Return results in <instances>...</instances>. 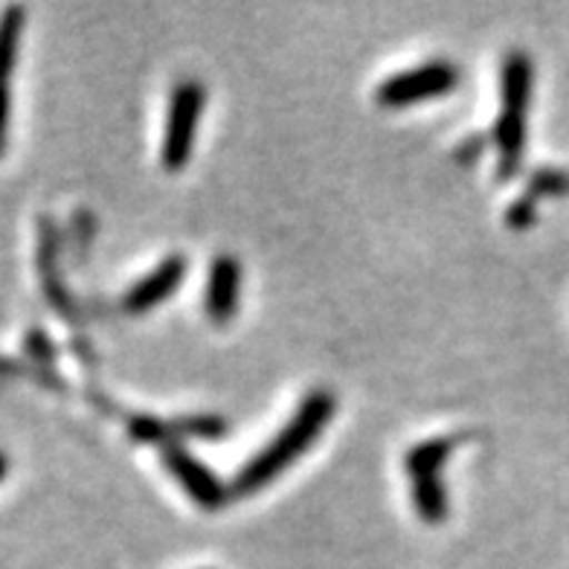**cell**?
<instances>
[{
    "mask_svg": "<svg viewBox=\"0 0 569 569\" xmlns=\"http://www.w3.org/2000/svg\"><path fill=\"white\" fill-rule=\"evenodd\" d=\"M338 412V398L329 390H315L302 398V405L291 416V421L279 430L259 453L241 465V471L236 473L230 491L239 497H250L256 491H262L268 482H273L282 471H288L297 459L306 453L311 445L320 439L331 416Z\"/></svg>",
    "mask_w": 569,
    "mask_h": 569,
    "instance_id": "1",
    "label": "cell"
},
{
    "mask_svg": "<svg viewBox=\"0 0 569 569\" xmlns=\"http://www.w3.org/2000/svg\"><path fill=\"white\" fill-rule=\"evenodd\" d=\"M502 102L500 117L495 122V146H497V178L511 180L523 169L526 154V117L532 102L535 64L523 50H511L502 59Z\"/></svg>",
    "mask_w": 569,
    "mask_h": 569,
    "instance_id": "2",
    "label": "cell"
},
{
    "mask_svg": "<svg viewBox=\"0 0 569 569\" xmlns=\"http://www.w3.org/2000/svg\"><path fill=\"white\" fill-rule=\"evenodd\" d=\"M203 106H207V88L198 79H180L172 88L166 108L163 146H160V163L166 172H180L192 158Z\"/></svg>",
    "mask_w": 569,
    "mask_h": 569,
    "instance_id": "3",
    "label": "cell"
},
{
    "mask_svg": "<svg viewBox=\"0 0 569 569\" xmlns=\"http://www.w3.org/2000/svg\"><path fill=\"white\" fill-rule=\"evenodd\" d=\"M462 82V73L453 61H427L419 68L401 70L392 73L390 79H383L375 88V102L381 108H410L419 102H430V99L448 97L450 90H457Z\"/></svg>",
    "mask_w": 569,
    "mask_h": 569,
    "instance_id": "4",
    "label": "cell"
},
{
    "mask_svg": "<svg viewBox=\"0 0 569 569\" xmlns=\"http://www.w3.org/2000/svg\"><path fill=\"white\" fill-rule=\"evenodd\" d=\"M38 277H41V291H44L50 308L64 317L70 326H76L79 306L61 277V230L50 216L38 218Z\"/></svg>",
    "mask_w": 569,
    "mask_h": 569,
    "instance_id": "5",
    "label": "cell"
},
{
    "mask_svg": "<svg viewBox=\"0 0 569 569\" xmlns=\"http://www.w3.org/2000/svg\"><path fill=\"white\" fill-rule=\"evenodd\" d=\"M160 459H163L166 471L172 473L174 480L183 486V491H187L201 509L218 511L227 500H230V488L218 480L216 473H212L196 453H189L183 445H166V448H160Z\"/></svg>",
    "mask_w": 569,
    "mask_h": 569,
    "instance_id": "6",
    "label": "cell"
},
{
    "mask_svg": "<svg viewBox=\"0 0 569 569\" xmlns=\"http://www.w3.org/2000/svg\"><path fill=\"white\" fill-rule=\"evenodd\" d=\"M183 279H187V259L180 253L166 256L158 268L128 288L126 297H122V308L128 315H149L178 291Z\"/></svg>",
    "mask_w": 569,
    "mask_h": 569,
    "instance_id": "7",
    "label": "cell"
},
{
    "mask_svg": "<svg viewBox=\"0 0 569 569\" xmlns=\"http://www.w3.org/2000/svg\"><path fill=\"white\" fill-rule=\"evenodd\" d=\"M241 293V264L236 256L221 253L212 259L207 291H203V311L216 326H227L239 308Z\"/></svg>",
    "mask_w": 569,
    "mask_h": 569,
    "instance_id": "8",
    "label": "cell"
},
{
    "mask_svg": "<svg viewBox=\"0 0 569 569\" xmlns=\"http://www.w3.org/2000/svg\"><path fill=\"white\" fill-rule=\"evenodd\" d=\"M465 439H468V433L436 436V439L412 445L405 453L407 473H410L412 480H419V477H439V468L445 465V459H448Z\"/></svg>",
    "mask_w": 569,
    "mask_h": 569,
    "instance_id": "9",
    "label": "cell"
},
{
    "mask_svg": "<svg viewBox=\"0 0 569 569\" xmlns=\"http://www.w3.org/2000/svg\"><path fill=\"white\" fill-rule=\"evenodd\" d=\"M23 23H27V9L23 7H7L0 12V82H12Z\"/></svg>",
    "mask_w": 569,
    "mask_h": 569,
    "instance_id": "10",
    "label": "cell"
},
{
    "mask_svg": "<svg viewBox=\"0 0 569 569\" xmlns=\"http://www.w3.org/2000/svg\"><path fill=\"white\" fill-rule=\"evenodd\" d=\"M412 506L425 523L436 526L448 517V491L439 477H419L412 480Z\"/></svg>",
    "mask_w": 569,
    "mask_h": 569,
    "instance_id": "11",
    "label": "cell"
},
{
    "mask_svg": "<svg viewBox=\"0 0 569 569\" xmlns=\"http://www.w3.org/2000/svg\"><path fill=\"white\" fill-rule=\"evenodd\" d=\"M169 430H172V442L180 445L187 439H221L230 433V425L221 416H180L169 419Z\"/></svg>",
    "mask_w": 569,
    "mask_h": 569,
    "instance_id": "12",
    "label": "cell"
},
{
    "mask_svg": "<svg viewBox=\"0 0 569 569\" xmlns=\"http://www.w3.org/2000/svg\"><path fill=\"white\" fill-rule=\"evenodd\" d=\"M126 427L131 439H137L140 445H174L172 442V430H169V421L154 419V416H142V412H134V416H126Z\"/></svg>",
    "mask_w": 569,
    "mask_h": 569,
    "instance_id": "13",
    "label": "cell"
},
{
    "mask_svg": "<svg viewBox=\"0 0 569 569\" xmlns=\"http://www.w3.org/2000/svg\"><path fill=\"white\" fill-rule=\"evenodd\" d=\"M526 196L535 198V201L569 196V172L567 169H535L526 180Z\"/></svg>",
    "mask_w": 569,
    "mask_h": 569,
    "instance_id": "14",
    "label": "cell"
},
{
    "mask_svg": "<svg viewBox=\"0 0 569 569\" xmlns=\"http://www.w3.org/2000/svg\"><path fill=\"white\" fill-rule=\"evenodd\" d=\"M23 352L32 360V367L50 369L59 360V346L44 329H30L23 335Z\"/></svg>",
    "mask_w": 569,
    "mask_h": 569,
    "instance_id": "15",
    "label": "cell"
},
{
    "mask_svg": "<svg viewBox=\"0 0 569 569\" xmlns=\"http://www.w3.org/2000/svg\"><path fill=\"white\" fill-rule=\"evenodd\" d=\"M93 232H97V221H93V216H90L88 210L76 212V216H73V256H76V262L88 256L90 241H93Z\"/></svg>",
    "mask_w": 569,
    "mask_h": 569,
    "instance_id": "16",
    "label": "cell"
},
{
    "mask_svg": "<svg viewBox=\"0 0 569 569\" xmlns=\"http://www.w3.org/2000/svg\"><path fill=\"white\" fill-rule=\"evenodd\" d=\"M535 218H538L535 198L523 196V198H517V201H511L509 212H506V224H509L511 230H526V227L535 224Z\"/></svg>",
    "mask_w": 569,
    "mask_h": 569,
    "instance_id": "17",
    "label": "cell"
},
{
    "mask_svg": "<svg viewBox=\"0 0 569 569\" xmlns=\"http://www.w3.org/2000/svg\"><path fill=\"white\" fill-rule=\"evenodd\" d=\"M486 146H488V137L486 134L465 137V140L457 146V151H453V154H457V160L462 166H471L473 160L482 158V151H486Z\"/></svg>",
    "mask_w": 569,
    "mask_h": 569,
    "instance_id": "18",
    "label": "cell"
},
{
    "mask_svg": "<svg viewBox=\"0 0 569 569\" xmlns=\"http://www.w3.org/2000/svg\"><path fill=\"white\" fill-rule=\"evenodd\" d=\"M9 111H12V93H9L7 82H0V158H3V151H7Z\"/></svg>",
    "mask_w": 569,
    "mask_h": 569,
    "instance_id": "19",
    "label": "cell"
},
{
    "mask_svg": "<svg viewBox=\"0 0 569 569\" xmlns=\"http://www.w3.org/2000/svg\"><path fill=\"white\" fill-rule=\"evenodd\" d=\"M7 473H9V457L0 450V482L7 480Z\"/></svg>",
    "mask_w": 569,
    "mask_h": 569,
    "instance_id": "20",
    "label": "cell"
}]
</instances>
